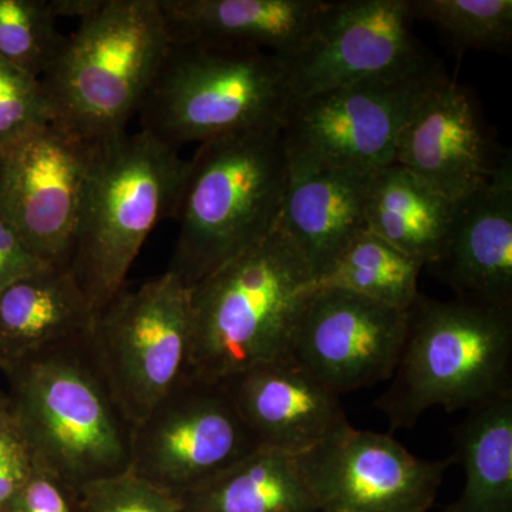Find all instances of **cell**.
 <instances>
[{
    "label": "cell",
    "instance_id": "6",
    "mask_svg": "<svg viewBox=\"0 0 512 512\" xmlns=\"http://www.w3.org/2000/svg\"><path fill=\"white\" fill-rule=\"evenodd\" d=\"M392 383L375 403L392 430L433 407L470 410L512 393V306L419 295Z\"/></svg>",
    "mask_w": 512,
    "mask_h": 512
},
{
    "label": "cell",
    "instance_id": "24",
    "mask_svg": "<svg viewBox=\"0 0 512 512\" xmlns=\"http://www.w3.org/2000/svg\"><path fill=\"white\" fill-rule=\"evenodd\" d=\"M423 268L419 259L366 231L315 286L342 289L389 308L409 311L420 295Z\"/></svg>",
    "mask_w": 512,
    "mask_h": 512
},
{
    "label": "cell",
    "instance_id": "29",
    "mask_svg": "<svg viewBox=\"0 0 512 512\" xmlns=\"http://www.w3.org/2000/svg\"><path fill=\"white\" fill-rule=\"evenodd\" d=\"M6 512H77L76 491L33 468L28 483Z\"/></svg>",
    "mask_w": 512,
    "mask_h": 512
},
{
    "label": "cell",
    "instance_id": "25",
    "mask_svg": "<svg viewBox=\"0 0 512 512\" xmlns=\"http://www.w3.org/2000/svg\"><path fill=\"white\" fill-rule=\"evenodd\" d=\"M409 9L413 20L429 23L460 52L511 45V0H409Z\"/></svg>",
    "mask_w": 512,
    "mask_h": 512
},
{
    "label": "cell",
    "instance_id": "30",
    "mask_svg": "<svg viewBox=\"0 0 512 512\" xmlns=\"http://www.w3.org/2000/svg\"><path fill=\"white\" fill-rule=\"evenodd\" d=\"M28 448L15 427L0 441V512L8 511L33 471Z\"/></svg>",
    "mask_w": 512,
    "mask_h": 512
},
{
    "label": "cell",
    "instance_id": "2",
    "mask_svg": "<svg viewBox=\"0 0 512 512\" xmlns=\"http://www.w3.org/2000/svg\"><path fill=\"white\" fill-rule=\"evenodd\" d=\"M288 180L282 130L200 144L175 207L180 229L168 271L194 288L261 241L278 221Z\"/></svg>",
    "mask_w": 512,
    "mask_h": 512
},
{
    "label": "cell",
    "instance_id": "1",
    "mask_svg": "<svg viewBox=\"0 0 512 512\" xmlns=\"http://www.w3.org/2000/svg\"><path fill=\"white\" fill-rule=\"evenodd\" d=\"M90 330L5 372L13 426L33 467L74 491L126 473L131 461L133 423L101 369Z\"/></svg>",
    "mask_w": 512,
    "mask_h": 512
},
{
    "label": "cell",
    "instance_id": "4",
    "mask_svg": "<svg viewBox=\"0 0 512 512\" xmlns=\"http://www.w3.org/2000/svg\"><path fill=\"white\" fill-rule=\"evenodd\" d=\"M187 161L140 130L97 144L69 266L94 315L124 288L157 222L173 217Z\"/></svg>",
    "mask_w": 512,
    "mask_h": 512
},
{
    "label": "cell",
    "instance_id": "19",
    "mask_svg": "<svg viewBox=\"0 0 512 512\" xmlns=\"http://www.w3.org/2000/svg\"><path fill=\"white\" fill-rule=\"evenodd\" d=\"M373 174L340 170L289 174L276 225L301 254L315 285L367 231Z\"/></svg>",
    "mask_w": 512,
    "mask_h": 512
},
{
    "label": "cell",
    "instance_id": "11",
    "mask_svg": "<svg viewBox=\"0 0 512 512\" xmlns=\"http://www.w3.org/2000/svg\"><path fill=\"white\" fill-rule=\"evenodd\" d=\"M96 146L52 123L0 151V218L46 265L69 266Z\"/></svg>",
    "mask_w": 512,
    "mask_h": 512
},
{
    "label": "cell",
    "instance_id": "14",
    "mask_svg": "<svg viewBox=\"0 0 512 512\" xmlns=\"http://www.w3.org/2000/svg\"><path fill=\"white\" fill-rule=\"evenodd\" d=\"M296 460L319 512H427L454 461L423 460L350 423Z\"/></svg>",
    "mask_w": 512,
    "mask_h": 512
},
{
    "label": "cell",
    "instance_id": "33",
    "mask_svg": "<svg viewBox=\"0 0 512 512\" xmlns=\"http://www.w3.org/2000/svg\"><path fill=\"white\" fill-rule=\"evenodd\" d=\"M12 406H10L9 396L0 392V441L13 430Z\"/></svg>",
    "mask_w": 512,
    "mask_h": 512
},
{
    "label": "cell",
    "instance_id": "16",
    "mask_svg": "<svg viewBox=\"0 0 512 512\" xmlns=\"http://www.w3.org/2000/svg\"><path fill=\"white\" fill-rule=\"evenodd\" d=\"M221 383L259 448L298 457L349 424L339 396L288 359Z\"/></svg>",
    "mask_w": 512,
    "mask_h": 512
},
{
    "label": "cell",
    "instance_id": "32",
    "mask_svg": "<svg viewBox=\"0 0 512 512\" xmlns=\"http://www.w3.org/2000/svg\"><path fill=\"white\" fill-rule=\"evenodd\" d=\"M57 19L74 18L80 20L99 8L101 0H50Z\"/></svg>",
    "mask_w": 512,
    "mask_h": 512
},
{
    "label": "cell",
    "instance_id": "22",
    "mask_svg": "<svg viewBox=\"0 0 512 512\" xmlns=\"http://www.w3.org/2000/svg\"><path fill=\"white\" fill-rule=\"evenodd\" d=\"M178 500L181 512H319L296 457L266 448Z\"/></svg>",
    "mask_w": 512,
    "mask_h": 512
},
{
    "label": "cell",
    "instance_id": "3",
    "mask_svg": "<svg viewBox=\"0 0 512 512\" xmlns=\"http://www.w3.org/2000/svg\"><path fill=\"white\" fill-rule=\"evenodd\" d=\"M313 288L308 265L275 224L261 241L191 288L188 373L221 382L285 359L293 325Z\"/></svg>",
    "mask_w": 512,
    "mask_h": 512
},
{
    "label": "cell",
    "instance_id": "13",
    "mask_svg": "<svg viewBox=\"0 0 512 512\" xmlns=\"http://www.w3.org/2000/svg\"><path fill=\"white\" fill-rule=\"evenodd\" d=\"M412 23L409 0H328L311 35L284 62L293 100L429 62Z\"/></svg>",
    "mask_w": 512,
    "mask_h": 512
},
{
    "label": "cell",
    "instance_id": "12",
    "mask_svg": "<svg viewBox=\"0 0 512 512\" xmlns=\"http://www.w3.org/2000/svg\"><path fill=\"white\" fill-rule=\"evenodd\" d=\"M407 316L356 293L315 286L293 325L285 359L336 396L387 382L402 356Z\"/></svg>",
    "mask_w": 512,
    "mask_h": 512
},
{
    "label": "cell",
    "instance_id": "15",
    "mask_svg": "<svg viewBox=\"0 0 512 512\" xmlns=\"http://www.w3.org/2000/svg\"><path fill=\"white\" fill-rule=\"evenodd\" d=\"M508 153L473 93L448 76L407 121L394 163L456 202L490 181Z\"/></svg>",
    "mask_w": 512,
    "mask_h": 512
},
{
    "label": "cell",
    "instance_id": "8",
    "mask_svg": "<svg viewBox=\"0 0 512 512\" xmlns=\"http://www.w3.org/2000/svg\"><path fill=\"white\" fill-rule=\"evenodd\" d=\"M447 77L433 57L412 69L293 100L282 127L289 174L376 173L394 164L407 121Z\"/></svg>",
    "mask_w": 512,
    "mask_h": 512
},
{
    "label": "cell",
    "instance_id": "26",
    "mask_svg": "<svg viewBox=\"0 0 512 512\" xmlns=\"http://www.w3.org/2000/svg\"><path fill=\"white\" fill-rule=\"evenodd\" d=\"M56 22L50 0H0V57L42 79L66 40Z\"/></svg>",
    "mask_w": 512,
    "mask_h": 512
},
{
    "label": "cell",
    "instance_id": "31",
    "mask_svg": "<svg viewBox=\"0 0 512 512\" xmlns=\"http://www.w3.org/2000/svg\"><path fill=\"white\" fill-rule=\"evenodd\" d=\"M46 266L50 265L37 259L20 241L18 234L0 218V292Z\"/></svg>",
    "mask_w": 512,
    "mask_h": 512
},
{
    "label": "cell",
    "instance_id": "7",
    "mask_svg": "<svg viewBox=\"0 0 512 512\" xmlns=\"http://www.w3.org/2000/svg\"><path fill=\"white\" fill-rule=\"evenodd\" d=\"M292 103L278 56L170 43L138 114L141 130L178 150L249 131L282 130Z\"/></svg>",
    "mask_w": 512,
    "mask_h": 512
},
{
    "label": "cell",
    "instance_id": "34",
    "mask_svg": "<svg viewBox=\"0 0 512 512\" xmlns=\"http://www.w3.org/2000/svg\"><path fill=\"white\" fill-rule=\"evenodd\" d=\"M441 512H461L460 510H458V508L456 507V505H450V507H447L446 510H443Z\"/></svg>",
    "mask_w": 512,
    "mask_h": 512
},
{
    "label": "cell",
    "instance_id": "23",
    "mask_svg": "<svg viewBox=\"0 0 512 512\" xmlns=\"http://www.w3.org/2000/svg\"><path fill=\"white\" fill-rule=\"evenodd\" d=\"M466 485L454 503L461 512H512V393L468 410L454 430Z\"/></svg>",
    "mask_w": 512,
    "mask_h": 512
},
{
    "label": "cell",
    "instance_id": "9",
    "mask_svg": "<svg viewBox=\"0 0 512 512\" xmlns=\"http://www.w3.org/2000/svg\"><path fill=\"white\" fill-rule=\"evenodd\" d=\"M90 339L127 419L147 416L188 372L191 288L170 271L124 288L94 318Z\"/></svg>",
    "mask_w": 512,
    "mask_h": 512
},
{
    "label": "cell",
    "instance_id": "10",
    "mask_svg": "<svg viewBox=\"0 0 512 512\" xmlns=\"http://www.w3.org/2000/svg\"><path fill=\"white\" fill-rule=\"evenodd\" d=\"M258 448L222 383L187 372L134 424L130 471L178 497Z\"/></svg>",
    "mask_w": 512,
    "mask_h": 512
},
{
    "label": "cell",
    "instance_id": "17",
    "mask_svg": "<svg viewBox=\"0 0 512 512\" xmlns=\"http://www.w3.org/2000/svg\"><path fill=\"white\" fill-rule=\"evenodd\" d=\"M456 298L512 306V157L454 202L439 258L430 265Z\"/></svg>",
    "mask_w": 512,
    "mask_h": 512
},
{
    "label": "cell",
    "instance_id": "21",
    "mask_svg": "<svg viewBox=\"0 0 512 512\" xmlns=\"http://www.w3.org/2000/svg\"><path fill=\"white\" fill-rule=\"evenodd\" d=\"M453 210V201L394 163L373 174L367 231L430 266L443 249Z\"/></svg>",
    "mask_w": 512,
    "mask_h": 512
},
{
    "label": "cell",
    "instance_id": "20",
    "mask_svg": "<svg viewBox=\"0 0 512 512\" xmlns=\"http://www.w3.org/2000/svg\"><path fill=\"white\" fill-rule=\"evenodd\" d=\"M92 306L67 266H46L0 292V369L92 329Z\"/></svg>",
    "mask_w": 512,
    "mask_h": 512
},
{
    "label": "cell",
    "instance_id": "28",
    "mask_svg": "<svg viewBox=\"0 0 512 512\" xmlns=\"http://www.w3.org/2000/svg\"><path fill=\"white\" fill-rule=\"evenodd\" d=\"M77 512H181L177 495L148 483L130 470L76 491Z\"/></svg>",
    "mask_w": 512,
    "mask_h": 512
},
{
    "label": "cell",
    "instance_id": "27",
    "mask_svg": "<svg viewBox=\"0 0 512 512\" xmlns=\"http://www.w3.org/2000/svg\"><path fill=\"white\" fill-rule=\"evenodd\" d=\"M52 123L42 80L0 57V151Z\"/></svg>",
    "mask_w": 512,
    "mask_h": 512
},
{
    "label": "cell",
    "instance_id": "18",
    "mask_svg": "<svg viewBox=\"0 0 512 512\" xmlns=\"http://www.w3.org/2000/svg\"><path fill=\"white\" fill-rule=\"evenodd\" d=\"M170 43L262 50L282 62L311 35L328 0H158Z\"/></svg>",
    "mask_w": 512,
    "mask_h": 512
},
{
    "label": "cell",
    "instance_id": "5",
    "mask_svg": "<svg viewBox=\"0 0 512 512\" xmlns=\"http://www.w3.org/2000/svg\"><path fill=\"white\" fill-rule=\"evenodd\" d=\"M168 47L158 0H101L40 79L53 123L92 144L127 133Z\"/></svg>",
    "mask_w": 512,
    "mask_h": 512
}]
</instances>
